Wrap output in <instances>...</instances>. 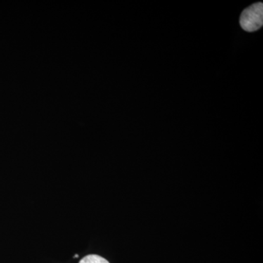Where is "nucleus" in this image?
<instances>
[{
    "label": "nucleus",
    "mask_w": 263,
    "mask_h": 263,
    "mask_svg": "<svg viewBox=\"0 0 263 263\" xmlns=\"http://www.w3.org/2000/svg\"><path fill=\"white\" fill-rule=\"evenodd\" d=\"M240 24L247 32H252L260 29L263 24L262 3H254L246 8L240 15Z\"/></svg>",
    "instance_id": "obj_1"
},
{
    "label": "nucleus",
    "mask_w": 263,
    "mask_h": 263,
    "mask_svg": "<svg viewBox=\"0 0 263 263\" xmlns=\"http://www.w3.org/2000/svg\"><path fill=\"white\" fill-rule=\"evenodd\" d=\"M79 263H109L108 261L97 254H90L84 257Z\"/></svg>",
    "instance_id": "obj_2"
}]
</instances>
